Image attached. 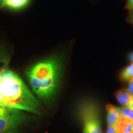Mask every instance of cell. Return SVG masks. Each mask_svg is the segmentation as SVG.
I'll list each match as a JSON object with an SVG mask.
<instances>
[{"mask_svg": "<svg viewBox=\"0 0 133 133\" xmlns=\"http://www.w3.org/2000/svg\"><path fill=\"white\" fill-rule=\"evenodd\" d=\"M62 63L52 56L36 63L26 71L32 90L43 101H49L56 94L61 82Z\"/></svg>", "mask_w": 133, "mask_h": 133, "instance_id": "cell-1", "label": "cell"}, {"mask_svg": "<svg viewBox=\"0 0 133 133\" xmlns=\"http://www.w3.org/2000/svg\"><path fill=\"white\" fill-rule=\"evenodd\" d=\"M1 75V106L39 114V102L21 78L10 70L3 71Z\"/></svg>", "mask_w": 133, "mask_h": 133, "instance_id": "cell-2", "label": "cell"}, {"mask_svg": "<svg viewBox=\"0 0 133 133\" xmlns=\"http://www.w3.org/2000/svg\"><path fill=\"white\" fill-rule=\"evenodd\" d=\"M27 119L21 110L0 107V133H16Z\"/></svg>", "mask_w": 133, "mask_h": 133, "instance_id": "cell-3", "label": "cell"}, {"mask_svg": "<svg viewBox=\"0 0 133 133\" xmlns=\"http://www.w3.org/2000/svg\"><path fill=\"white\" fill-rule=\"evenodd\" d=\"M84 133H102L97 113L94 106H87L83 111Z\"/></svg>", "mask_w": 133, "mask_h": 133, "instance_id": "cell-4", "label": "cell"}, {"mask_svg": "<svg viewBox=\"0 0 133 133\" xmlns=\"http://www.w3.org/2000/svg\"><path fill=\"white\" fill-rule=\"evenodd\" d=\"M107 121L108 125H115L121 118V108L111 104L106 105Z\"/></svg>", "mask_w": 133, "mask_h": 133, "instance_id": "cell-5", "label": "cell"}, {"mask_svg": "<svg viewBox=\"0 0 133 133\" xmlns=\"http://www.w3.org/2000/svg\"><path fill=\"white\" fill-rule=\"evenodd\" d=\"M115 126L118 133H133V121L122 116Z\"/></svg>", "mask_w": 133, "mask_h": 133, "instance_id": "cell-6", "label": "cell"}, {"mask_svg": "<svg viewBox=\"0 0 133 133\" xmlns=\"http://www.w3.org/2000/svg\"><path fill=\"white\" fill-rule=\"evenodd\" d=\"M30 0H3L1 8L6 7L13 10L21 9L29 4Z\"/></svg>", "mask_w": 133, "mask_h": 133, "instance_id": "cell-7", "label": "cell"}, {"mask_svg": "<svg viewBox=\"0 0 133 133\" xmlns=\"http://www.w3.org/2000/svg\"><path fill=\"white\" fill-rule=\"evenodd\" d=\"M116 100L123 106H126L128 104L131 96L126 89H120L115 93Z\"/></svg>", "mask_w": 133, "mask_h": 133, "instance_id": "cell-8", "label": "cell"}, {"mask_svg": "<svg viewBox=\"0 0 133 133\" xmlns=\"http://www.w3.org/2000/svg\"><path fill=\"white\" fill-rule=\"evenodd\" d=\"M121 78L126 81H129L133 79V62L123 70L121 74Z\"/></svg>", "mask_w": 133, "mask_h": 133, "instance_id": "cell-9", "label": "cell"}, {"mask_svg": "<svg viewBox=\"0 0 133 133\" xmlns=\"http://www.w3.org/2000/svg\"><path fill=\"white\" fill-rule=\"evenodd\" d=\"M121 114L122 117L133 121V110L127 106H124L121 108Z\"/></svg>", "mask_w": 133, "mask_h": 133, "instance_id": "cell-10", "label": "cell"}, {"mask_svg": "<svg viewBox=\"0 0 133 133\" xmlns=\"http://www.w3.org/2000/svg\"><path fill=\"white\" fill-rule=\"evenodd\" d=\"M128 88L126 90H127L128 92L131 96H133V79L128 81Z\"/></svg>", "mask_w": 133, "mask_h": 133, "instance_id": "cell-11", "label": "cell"}, {"mask_svg": "<svg viewBox=\"0 0 133 133\" xmlns=\"http://www.w3.org/2000/svg\"><path fill=\"white\" fill-rule=\"evenodd\" d=\"M107 133H118L115 125H108Z\"/></svg>", "mask_w": 133, "mask_h": 133, "instance_id": "cell-12", "label": "cell"}, {"mask_svg": "<svg viewBox=\"0 0 133 133\" xmlns=\"http://www.w3.org/2000/svg\"><path fill=\"white\" fill-rule=\"evenodd\" d=\"M127 8L128 9L133 11V0H128Z\"/></svg>", "mask_w": 133, "mask_h": 133, "instance_id": "cell-13", "label": "cell"}, {"mask_svg": "<svg viewBox=\"0 0 133 133\" xmlns=\"http://www.w3.org/2000/svg\"><path fill=\"white\" fill-rule=\"evenodd\" d=\"M126 106H127L128 107L130 108L131 109L133 110V96H131V97L130 100H129L128 104V105Z\"/></svg>", "mask_w": 133, "mask_h": 133, "instance_id": "cell-14", "label": "cell"}, {"mask_svg": "<svg viewBox=\"0 0 133 133\" xmlns=\"http://www.w3.org/2000/svg\"><path fill=\"white\" fill-rule=\"evenodd\" d=\"M129 61L133 62V52L130 53V54L129 55Z\"/></svg>", "mask_w": 133, "mask_h": 133, "instance_id": "cell-15", "label": "cell"}, {"mask_svg": "<svg viewBox=\"0 0 133 133\" xmlns=\"http://www.w3.org/2000/svg\"><path fill=\"white\" fill-rule=\"evenodd\" d=\"M131 20H132V22L133 24V11H132V17H131Z\"/></svg>", "mask_w": 133, "mask_h": 133, "instance_id": "cell-16", "label": "cell"}, {"mask_svg": "<svg viewBox=\"0 0 133 133\" xmlns=\"http://www.w3.org/2000/svg\"><path fill=\"white\" fill-rule=\"evenodd\" d=\"M2 1H3V0H0V5L1 4V3H2Z\"/></svg>", "mask_w": 133, "mask_h": 133, "instance_id": "cell-17", "label": "cell"}]
</instances>
